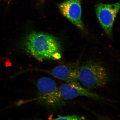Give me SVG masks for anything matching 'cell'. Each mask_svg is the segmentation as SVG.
Here are the masks:
<instances>
[{
	"mask_svg": "<svg viewBox=\"0 0 120 120\" xmlns=\"http://www.w3.org/2000/svg\"><path fill=\"white\" fill-rule=\"evenodd\" d=\"M58 90L63 101L71 100L79 97H85L97 101L106 102V98L89 89L84 88L78 82L67 83L62 84L58 87Z\"/></svg>",
	"mask_w": 120,
	"mask_h": 120,
	"instance_id": "5b68a950",
	"label": "cell"
},
{
	"mask_svg": "<svg viewBox=\"0 0 120 120\" xmlns=\"http://www.w3.org/2000/svg\"><path fill=\"white\" fill-rule=\"evenodd\" d=\"M100 120H111L109 118H106V117H102L101 118Z\"/></svg>",
	"mask_w": 120,
	"mask_h": 120,
	"instance_id": "9c48e42d",
	"label": "cell"
},
{
	"mask_svg": "<svg viewBox=\"0 0 120 120\" xmlns=\"http://www.w3.org/2000/svg\"><path fill=\"white\" fill-rule=\"evenodd\" d=\"M120 8L119 2L112 4L100 3L96 6L97 17L104 31L109 37H112L114 23Z\"/></svg>",
	"mask_w": 120,
	"mask_h": 120,
	"instance_id": "277c9868",
	"label": "cell"
},
{
	"mask_svg": "<svg viewBox=\"0 0 120 120\" xmlns=\"http://www.w3.org/2000/svg\"><path fill=\"white\" fill-rule=\"evenodd\" d=\"M81 0H67L58 5L62 15L75 26L86 31L82 18Z\"/></svg>",
	"mask_w": 120,
	"mask_h": 120,
	"instance_id": "8992f818",
	"label": "cell"
},
{
	"mask_svg": "<svg viewBox=\"0 0 120 120\" xmlns=\"http://www.w3.org/2000/svg\"><path fill=\"white\" fill-rule=\"evenodd\" d=\"M33 120H43L36 119ZM48 120H86L85 117L77 115H71L65 116H61L56 118Z\"/></svg>",
	"mask_w": 120,
	"mask_h": 120,
	"instance_id": "ba28073f",
	"label": "cell"
},
{
	"mask_svg": "<svg viewBox=\"0 0 120 120\" xmlns=\"http://www.w3.org/2000/svg\"><path fill=\"white\" fill-rule=\"evenodd\" d=\"M110 79L107 69L98 63L88 61L80 66L79 80L87 89L93 90L103 87L109 82Z\"/></svg>",
	"mask_w": 120,
	"mask_h": 120,
	"instance_id": "7a4b0ae2",
	"label": "cell"
},
{
	"mask_svg": "<svg viewBox=\"0 0 120 120\" xmlns=\"http://www.w3.org/2000/svg\"><path fill=\"white\" fill-rule=\"evenodd\" d=\"M12 0H8V4H9L10 3V2Z\"/></svg>",
	"mask_w": 120,
	"mask_h": 120,
	"instance_id": "30bf717a",
	"label": "cell"
},
{
	"mask_svg": "<svg viewBox=\"0 0 120 120\" xmlns=\"http://www.w3.org/2000/svg\"><path fill=\"white\" fill-rule=\"evenodd\" d=\"M38 97L36 100L39 104L50 109H56L65 105L60 95L56 83L48 77L38 80L37 83Z\"/></svg>",
	"mask_w": 120,
	"mask_h": 120,
	"instance_id": "3957f363",
	"label": "cell"
},
{
	"mask_svg": "<svg viewBox=\"0 0 120 120\" xmlns=\"http://www.w3.org/2000/svg\"><path fill=\"white\" fill-rule=\"evenodd\" d=\"M80 66L79 62L77 61L59 65L51 70L42 71L50 74L57 79L64 80L67 83L77 82Z\"/></svg>",
	"mask_w": 120,
	"mask_h": 120,
	"instance_id": "52a82bcc",
	"label": "cell"
},
{
	"mask_svg": "<svg viewBox=\"0 0 120 120\" xmlns=\"http://www.w3.org/2000/svg\"><path fill=\"white\" fill-rule=\"evenodd\" d=\"M25 52L38 60H59L62 58V50L58 38L47 33L32 31L27 35L22 41Z\"/></svg>",
	"mask_w": 120,
	"mask_h": 120,
	"instance_id": "6da1fadb",
	"label": "cell"
}]
</instances>
